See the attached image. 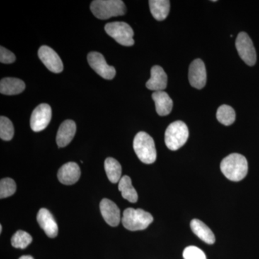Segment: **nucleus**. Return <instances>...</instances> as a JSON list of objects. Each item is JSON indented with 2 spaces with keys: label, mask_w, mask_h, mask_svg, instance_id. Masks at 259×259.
<instances>
[{
  "label": "nucleus",
  "mask_w": 259,
  "mask_h": 259,
  "mask_svg": "<svg viewBox=\"0 0 259 259\" xmlns=\"http://www.w3.org/2000/svg\"><path fill=\"white\" fill-rule=\"evenodd\" d=\"M150 10L153 18L158 21L165 20L170 11V2L168 0H150Z\"/></svg>",
  "instance_id": "nucleus-20"
},
{
  "label": "nucleus",
  "mask_w": 259,
  "mask_h": 259,
  "mask_svg": "<svg viewBox=\"0 0 259 259\" xmlns=\"http://www.w3.org/2000/svg\"><path fill=\"white\" fill-rule=\"evenodd\" d=\"M221 169L228 180L239 182L243 180L248 174V161L243 155L231 153L221 161Z\"/></svg>",
  "instance_id": "nucleus-1"
},
{
  "label": "nucleus",
  "mask_w": 259,
  "mask_h": 259,
  "mask_svg": "<svg viewBox=\"0 0 259 259\" xmlns=\"http://www.w3.org/2000/svg\"><path fill=\"white\" fill-rule=\"evenodd\" d=\"M168 77L163 68L154 66L151 68V78L146 82V88L154 92L163 91L166 88Z\"/></svg>",
  "instance_id": "nucleus-15"
},
{
  "label": "nucleus",
  "mask_w": 259,
  "mask_h": 259,
  "mask_svg": "<svg viewBox=\"0 0 259 259\" xmlns=\"http://www.w3.org/2000/svg\"><path fill=\"white\" fill-rule=\"evenodd\" d=\"M81 170L75 162L65 163L58 171V179L61 183L66 185H74L79 180Z\"/></svg>",
  "instance_id": "nucleus-13"
},
{
  "label": "nucleus",
  "mask_w": 259,
  "mask_h": 259,
  "mask_svg": "<svg viewBox=\"0 0 259 259\" xmlns=\"http://www.w3.org/2000/svg\"><path fill=\"white\" fill-rule=\"evenodd\" d=\"M152 98L155 102L158 115L160 116L169 115L173 108V101L166 92H154L152 94Z\"/></svg>",
  "instance_id": "nucleus-17"
},
{
  "label": "nucleus",
  "mask_w": 259,
  "mask_h": 259,
  "mask_svg": "<svg viewBox=\"0 0 259 259\" xmlns=\"http://www.w3.org/2000/svg\"><path fill=\"white\" fill-rule=\"evenodd\" d=\"M189 138V130L182 121L172 122L165 132V144L171 151H177L182 148Z\"/></svg>",
  "instance_id": "nucleus-5"
},
{
  "label": "nucleus",
  "mask_w": 259,
  "mask_h": 259,
  "mask_svg": "<svg viewBox=\"0 0 259 259\" xmlns=\"http://www.w3.org/2000/svg\"><path fill=\"white\" fill-rule=\"evenodd\" d=\"M118 190L122 194V197L127 199L130 202L135 203L137 202L138 194L136 190H135L134 186L132 185V181L128 176L122 177L120 182H119Z\"/></svg>",
  "instance_id": "nucleus-21"
},
{
  "label": "nucleus",
  "mask_w": 259,
  "mask_h": 259,
  "mask_svg": "<svg viewBox=\"0 0 259 259\" xmlns=\"http://www.w3.org/2000/svg\"><path fill=\"white\" fill-rule=\"evenodd\" d=\"M52 112L50 105L40 104L32 112L30 127L34 132H40L47 128L51 120Z\"/></svg>",
  "instance_id": "nucleus-9"
},
{
  "label": "nucleus",
  "mask_w": 259,
  "mask_h": 259,
  "mask_svg": "<svg viewBox=\"0 0 259 259\" xmlns=\"http://www.w3.org/2000/svg\"><path fill=\"white\" fill-rule=\"evenodd\" d=\"M122 226L131 231L146 229L153 221V216L142 209L127 208L123 212Z\"/></svg>",
  "instance_id": "nucleus-4"
},
{
  "label": "nucleus",
  "mask_w": 259,
  "mask_h": 259,
  "mask_svg": "<svg viewBox=\"0 0 259 259\" xmlns=\"http://www.w3.org/2000/svg\"><path fill=\"white\" fill-rule=\"evenodd\" d=\"M88 60L92 69L103 79L108 80L114 79L116 74L115 68L107 64L105 57L100 53L95 52V51L90 52L88 54Z\"/></svg>",
  "instance_id": "nucleus-8"
},
{
  "label": "nucleus",
  "mask_w": 259,
  "mask_h": 259,
  "mask_svg": "<svg viewBox=\"0 0 259 259\" xmlns=\"http://www.w3.org/2000/svg\"><path fill=\"white\" fill-rule=\"evenodd\" d=\"M76 131L74 121L66 120L62 122L56 136V143L59 148H64L69 145L74 139Z\"/></svg>",
  "instance_id": "nucleus-16"
},
{
  "label": "nucleus",
  "mask_w": 259,
  "mask_h": 259,
  "mask_svg": "<svg viewBox=\"0 0 259 259\" xmlns=\"http://www.w3.org/2000/svg\"><path fill=\"white\" fill-rule=\"evenodd\" d=\"M105 169L108 180L112 183L120 182L122 175V167L120 163L113 158H107L105 161Z\"/></svg>",
  "instance_id": "nucleus-22"
},
{
  "label": "nucleus",
  "mask_w": 259,
  "mask_h": 259,
  "mask_svg": "<svg viewBox=\"0 0 259 259\" xmlns=\"http://www.w3.org/2000/svg\"><path fill=\"white\" fill-rule=\"evenodd\" d=\"M2 231H3V226H0V233H2Z\"/></svg>",
  "instance_id": "nucleus-30"
},
{
  "label": "nucleus",
  "mask_w": 259,
  "mask_h": 259,
  "mask_svg": "<svg viewBox=\"0 0 259 259\" xmlns=\"http://www.w3.org/2000/svg\"><path fill=\"white\" fill-rule=\"evenodd\" d=\"M236 47L242 60L248 66H253L256 62V52L254 46L249 37L245 32L238 34L236 40Z\"/></svg>",
  "instance_id": "nucleus-7"
},
{
  "label": "nucleus",
  "mask_w": 259,
  "mask_h": 259,
  "mask_svg": "<svg viewBox=\"0 0 259 259\" xmlns=\"http://www.w3.org/2000/svg\"><path fill=\"white\" fill-rule=\"evenodd\" d=\"M32 238L29 233L23 231H18L12 237L11 243L14 248L24 249L32 243Z\"/></svg>",
  "instance_id": "nucleus-24"
},
{
  "label": "nucleus",
  "mask_w": 259,
  "mask_h": 259,
  "mask_svg": "<svg viewBox=\"0 0 259 259\" xmlns=\"http://www.w3.org/2000/svg\"><path fill=\"white\" fill-rule=\"evenodd\" d=\"M16 60L15 54L3 47H0V61L3 64H12Z\"/></svg>",
  "instance_id": "nucleus-28"
},
{
  "label": "nucleus",
  "mask_w": 259,
  "mask_h": 259,
  "mask_svg": "<svg viewBox=\"0 0 259 259\" xmlns=\"http://www.w3.org/2000/svg\"><path fill=\"white\" fill-rule=\"evenodd\" d=\"M37 221L49 238H54L57 236L59 227L50 211L46 208L40 209L37 214Z\"/></svg>",
  "instance_id": "nucleus-14"
},
{
  "label": "nucleus",
  "mask_w": 259,
  "mask_h": 259,
  "mask_svg": "<svg viewBox=\"0 0 259 259\" xmlns=\"http://www.w3.org/2000/svg\"><path fill=\"white\" fill-rule=\"evenodd\" d=\"M16 192V184L11 178L2 179L0 182V198L4 199L13 195Z\"/></svg>",
  "instance_id": "nucleus-26"
},
{
  "label": "nucleus",
  "mask_w": 259,
  "mask_h": 259,
  "mask_svg": "<svg viewBox=\"0 0 259 259\" xmlns=\"http://www.w3.org/2000/svg\"><path fill=\"white\" fill-rule=\"evenodd\" d=\"M216 117L218 120L223 125H231L236 120V112L233 107L229 105H223L218 109Z\"/></svg>",
  "instance_id": "nucleus-23"
},
{
  "label": "nucleus",
  "mask_w": 259,
  "mask_h": 259,
  "mask_svg": "<svg viewBox=\"0 0 259 259\" xmlns=\"http://www.w3.org/2000/svg\"><path fill=\"white\" fill-rule=\"evenodd\" d=\"M19 259H34L31 255H23Z\"/></svg>",
  "instance_id": "nucleus-29"
},
{
  "label": "nucleus",
  "mask_w": 259,
  "mask_h": 259,
  "mask_svg": "<svg viewBox=\"0 0 259 259\" xmlns=\"http://www.w3.org/2000/svg\"><path fill=\"white\" fill-rule=\"evenodd\" d=\"M14 127L13 122L8 117H0V138L3 141H9L14 136Z\"/></svg>",
  "instance_id": "nucleus-25"
},
{
  "label": "nucleus",
  "mask_w": 259,
  "mask_h": 259,
  "mask_svg": "<svg viewBox=\"0 0 259 259\" xmlns=\"http://www.w3.org/2000/svg\"><path fill=\"white\" fill-rule=\"evenodd\" d=\"M92 13L100 20L122 16L126 13L125 3L121 0H95L90 5Z\"/></svg>",
  "instance_id": "nucleus-2"
},
{
  "label": "nucleus",
  "mask_w": 259,
  "mask_h": 259,
  "mask_svg": "<svg viewBox=\"0 0 259 259\" xmlns=\"http://www.w3.org/2000/svg\"><path fill=\"white\" fill-rule=\"evenodd\" d=\"M192 232L202 241L209 245H212L215 242V237L207 225L198 219H194L190 223Z\"/></svg>",
  "instance_id": "nucleus-18"
},
{
  "label": "nucleus",
  "mask_w": 259,
  "mask_h": 259,
  "mask_svg": "<svg viewBox=\"0 0 259 259\" xmlns=\"http://www.w3.org/2000/svg\"><path fill=\"white\" fill-rule=\"evenodd\" d=\"M183 257L185 259H207L205 253L194 245L187 247L184 250Z\"/></svg>",
  "instance_id": "nucleus-27"
},
{
  "label": "nucleus",
  "mask_w": 259,
  "mask_h": 259,
  "mask_svg": "<svg viewBox=\"0 0 259 259\" xmlns=\"http://www.w3.org/2000/svg\"><path fill=\"white\" fill-rule=\"evenodd\" d=\"M25 83L17 78H4L0 81V93L5 95H15L23 93Z\"/></svg>",
  "instance_id": "nucleus-19"
},
{
  "label": "nucleus",
  "mask_w": 259,
  "mask_h": 259,
  "mask_svg": "<svg viewBox=\"0 0 259 259\" xmlns=\"http://www.w3.org/2000/svg\"><path fill=\"white\" fill-rule=\"evenodd\" d=\"M105 30L120 45L124 47L134 45V32L128 24L124 22H112L105 25Z\"/></svg>",
  "instance_id": "nucleus-6"
},
{
  "label": "nucleus",
  "mask_w": 259,
  "mask_h": 259,
  "mask_svg": "<svg viewBox=\"0 0 259 259\" xmlns=\"http://www.w3.org/2000/svg\"><path fill=\"white\" fill-rule=\"evenodd\" d=\"M189 81L193 88L201 90L207 82L205 65L201 59H195L191 63L189 69Z\"/></svg>",
  "instance_id": "nucleus-11"
},
{
  "label": "nucleus",
  "mask_w": 259,
  "mask_h": 259,
  "mask_svg": "<svg viewBox=\"0 0 259 259\" xmlns=\"http://www.w3.org/2000/svg\"><path fill=\"white\" fill-rule=\"evenodd\" d=\"M100 211L105 222L110 226L116 227L120 223V210L115 202L109 199H103L100 204Z\"/></svg>",
  "instance_id": "nucleus-12"
},
{
  "label": "nucleus",
  "mask_w": 259,
  "mask_h": 259,
  "mask_svg": "<svg viewBox=\"0 0 259 259\" xmlns=\"http://www.w3.org/2000/svg\"><path fill=\"white\" fill-rule=\"evenodd\" d=\"M134 148L140 161L143 163L151 164L156 161L157 153L154 141L146 132L141 131L135 136Z\"/></svg>",
  "instance_id": "nucleus-3"
},
{
  "label": "nucleus",
  "mask_w": 259,
  "mask_h": 259,
  "mask_svg": "<svg viewBox=\"0 0 259 259\" xmlns=\"http://www.w3.org/2000/svg\"><path fill=\"white\" fill-rule=\"evenodd\" d=\"M37 54L42 64L45 65L51 72L56 74L62 72L64 65L61 58L54 49L47 46H42L39 49Z\"/></svg>",
  "instance_id": "nucleus-10"
}]
</instances>
